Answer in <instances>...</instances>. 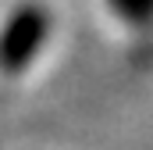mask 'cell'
<instances>
[{
    "mask_svg": "<svg viewBox=\"0 0 153 150\" xmlns=\"http://www.w3.org/2000/svg\"><path fill=\"white\" fill-rule=\"evenodd\" d=\"M46 11H39V7H22L7 25H4V32H0V68L4 72H22L32 57H36V50L43 46V39H46Z\"/></svg>",
    "mask_w": 153,
    "mask_h": 150,
    "instance_id": "obj_1",
    "label": "cell"
},
{
    "mask_svg": "<svg viewBox=\"0 0 153 150\" xmlns=\"http://www.w3.org/2000/svg\"><path fill=\"white\" fill-rule=\"evenodd\" d=\"M117 11L125 14V18H132V22H146L153 18V0H114Z\"/></svg>",
    "mask_w": 153,
    "mask_h": 150,
    "instance_id": "obj_2",
    "label": "cell"
}]
</instances>
